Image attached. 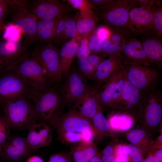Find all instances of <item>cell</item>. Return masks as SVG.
Segmentation results:
<instances>
[{"instance_id":"1","label":"cell","mask_w":162,"mask_h":162,"mask_svg":"<svg viewBox=\"0 0 162 162\" xmlns=\"http://www.w3.org/2000/svg\"><path fill=\"white\" fill-rule=\"evenodd\" d=\"M59 140L67 144L93 141L94 132L91 121L76 109L63 113L51 123Z\"/></svg>"},{"instance_id":"2","label":"cell","mask_w":162,"mask_h":162,"mask_svg":"<svg viewBox=\"0 0 162 162\" xmlns=\"http://www.w3.org/2000/svg\"><path fill=\"white\" fill-rule=\"evenodd\" d=\"M30 100L39 122L50 126L56 118L64 113L63 104L58 91L53 88L45 91L35 89Z\"/></svg>"},{"instance_id":"3","label":"cell","mask_w":162,"mask_h":162,"mask_svg":"<svg viewBox=\"0 0 162 162\" xmlns=\"http://www.w3.org/2000/svg\"><path fill=\"white\" fill-rule=\"evenodd\" d=\"M30 101L26 98H19L0 102L11 128L28 129L38 122L33 104Z\"/></svg>"},{"instance_id":"4","label":"cell","mask_w":162,"mask_h":162,"mask_svg":"<svg viewBox=\"0 0 162 162\" xmlns=\"http://www.w3.org/2000/svg\"><path fill=\"white\" fill-rule=\"evenodd\" d=\"M157 1L150 0L145 6H140L132 0L128 20L122 28L132 36L144 34L153 35V21Z\"/></svg>"},{"instance_id":"5","label":"cell","mask_w":162,"mask_h":162,"mask_svg":"<svg viewBox=\"0 0 162 162\" xmlns=\"http://www.w3.org/2000/svg\"><path fill=\"white\" fill-rule=\"evenodd\" d=\"M132 0H109L94 12L100 21L112 28H122L126 24Z\"/></svg>"},{"instance_id":"6","label":"cell","mask_w":162,"mask_h":162,"mask_svg":"<svg viewBox=\"0 0 162 162\" xmlns=\"http://www.w3.org/2000/svg\"><path fill=\"white\" fill-rule=\"evenodd\" d=\"M12 69L31 86L40 91H45L52 88V83L44 70L31 53L18 62Z\"/></svg>"},{"instance_id":"7","label":"cell","mask_w":162,"mask_h":162,"mask_svg":"<svg viewBox=\"0 0 162 162\" xmlns=\"http://www.w3.org/2000/svg\"><path fill=\"white\" fill-rule=\"evenodd\" d=\"M2 72L4 74L0 76V102L19 98L30 100L32 93L36 88L31 86L14 70Z\"/></svg>"},{"instance_id":"8","label":"cell","mask_w":162,"mask_h":162,"mask_svg":"<svg viewBox=\"0 0 162 162\" xmlns=\"http://www.w3.org/2000/svg\"><path fill=\"white\" fill-rule=\"evenodd\" d=\"M125 75L129 81L139 89L142 95L156 88L158 74L150 66L138 64L123 65Z\"/></svg>"},{"instance_id":"9","label":"cell","mask_w":162,"mask_h":162,"mask_svg":"<svg viewBox=\"0 0 162 162\" xmlns=\"http://www.w3.org/2000/svg\"><path fill=\"white\" fill-rule=\"evenodd\" d=\"M58 49L51 43L37 48L32 54L44 70L52 84H60L62 81Z\"/></svg>"},{"instance_id":"10","label":"cell","mask_w":162,"mask_h":162,"mask_svg":"<svg viewBox=\"0 0 162 162\" xmlns=\"http://www.w3.org/2000/svg\"><path fill=\"white\" fill-rule=\"evenodd\" d=\"M140 112L146 124L150 128L158 126L162 117V95L156 89L142 95Z\"/></svg>"},{"instance_id":"11","label":"cell","mask_w":162,"mask_h":162,"mask_svg":"<svg viewBox=\"0 0 162 162\" xmlns=\"http://www.w3.org/2000/svg\"><path fill=\"white\" fill-rule=\"evenodd\" d=\"M89 88L82 75L74 70L68 73L65 83L58 92L63 104L69 106Z\"/></svg>"},{"instance_id":"12","label":"cell","mask_w":162,"mask_h":162,"mask_svg":"<svg viewBox=\"0 0 162 162\" xmlns=\"http://www.w3.org/2000/svg\"><path fill=\"white\" fill-rule=\"evenodd\" d=\"M11 8V18L13 23L24 34L28 43L36 41L38 19L26 8L9 4Z\"/></svg>"},{"instance_id":"13","label":"cell","mask_w":162,"mask_h":162,"mask_svg":"<svg viewBox=\"0 0 162 162\" xmlns=\"http://www.w3.org/2000/svg\"><path fill=\"white\" fill-rule=\"evenodd\" d=\"M30 11L38 20H54L60 18L72 10L69 4L57 0H37Z\"/></svg>"},{"instance_id":"14","label":"cell","mask_w":162,"mask_h":162,"mask_svg":"<svg viewBox=\"0 0 162 162\" xmlns=\"http://www.w3.org/2000/svg\"><path fill=\"white\" fill-rule=\"evenodd\" d=\"M120 56L123 65L138 64L151 66L154 64L146 54L141 42L132 36L125 41Z\"/></svg>"},{"instance_id":"15","label":"cell","mask_w":162,"mask_h":162,"mask_svg":"<svg viewBox=\"0 0 162 162\" xmlns=\"http://www.w3.org/2000/svg\"><path fill=\"white\" fill-rule=\"evenodd\" d=\"M29 54L27 46L20 40H0V56L4 71L11 70L18 62Z\"/></svg>"},{"instance_id":"16","label":"cell","mask_w":162,"mask_h":162,"mask_svg":"<svg viewBox=\"0 0 162 162\" xmlns=\"http://www.w3.org/2000/svg\"><path fill=\"white\" fill-rule=\"evenodd\" d=\"M124 74L122 91L116 109L130 116L136 110L139 113L140 112L142 95L140 90L129 81Z\"/></svg>"},{"instance_id":"17","label":"cell","mask_w":162,"mask_h":162,"mask_svg":"<svg viewBox=\"0 0 162 162\" xmlns=\"http://www.w3.org/2000/svg\"><path fill=\"white\" fill-rule=\"evenodd\" d=\"M28 130V133L26 139L32 151L50 146L52 134L49 125L44 123L37 122L31 126Z\"/></svg>"},{"instance_id":"18","label":"cell","mask_w":162,"mask_h":162,"mask_svg":"<svg viewBox=\"0 0 162 162\" xmlns=\"http://www.w3.org/2000/svg\"><path fill=\"white\" fill-rule=\"evenodd\" d=\"M130 36H132L122 28H113L110 35L103 43L100 55L108 58L120 56L122 46Z\"/></svg>"},{"instance_id":"19","label":"cell","mask_w":162,"mask_h":162,"mask_svg":"<svg viewBox=\"0 0 162 162\" xmlns=\"http://www.w3.org/2000/svg\"><path fill=\"white\" fill-rule=\"evenodd\" d=\"M98 93V90L97 89L90 88L75 102L76 110L82 116L91 121L100 106Z\"/></svg>"},{"instance_id":"20","label":"cell","mask_w":162,"mask_h":162,"mask_svg":"<svg viewBox=\"0 0 162 162\" xmlns=\"http://www.w3.org/2000/svg\"><path fill=\"white\" fill-rule=\"evenodd\" d=\"M122 66L120 56L104 59L95 69L91 79L99 84L105 83Z\"/></svg>"},{"instance_id":"21","label":"cell","mask_w":162,"mask_h":162,"mask_svg":"<svg viewBox=\"0 0 162 162\" xmlns=\"http://www.w3.org/2000/svg\"><path fill=\"white\" fill-rule=\"evenodd\" d=\"M80 37L72 38L66 42L59 50L60 68L62 78L67 77L72 62L76 56L80 44Z\"/></svg>"},{"instance_id":"22","label":"cell","mask_w":162,"mask_h":162,"mask_svg":"<svg viewBox=\"0 0 162 162\" xmlns=\"http://www.w3.org/2000/svg\"><path fill=\"white\" fill-rule=\"evenodd\" d=\"M143 48L153 64L160 67L162 62V44L160 39L154 36H148L141 42Z\"/></svg>"},{"instance_id":"23","label":"cell","mask_w":162,"mask_h":162,"mask_svg":"<svg viewBox=\"0 0 162 162\" xmlns=\"http://www.w3.org/2000/svg\"><path fill=\"white\" fill-rule=\"evenodd\" d=\"M122 66L116 71L105 83L101 90L98 91L100 105L112 108L113 96L115 93L118 80L122 70Z\"/></svg>"},{"instance_id":"24","label":"cell","mask_w":162,"mask_h":162,"mask_svg":"<svg viewBox=\"0 0 162 162\" xmlns=\"http://www.w3.org/2000/svg\"><path fill=\"white\" fill-rule=\"evenodd\" d=\"M93 141L77 143L71 149L70 154L75 162H88L98 152Z\"/></svg>"},{"instance_id":"25","label":"cell","mask_w":162,"mask_h":162,"mask_svg":"<svg viewBox=\"0 0 162 162\" xmlns=\"http://www.w3.org/2000/svg\"><path fill=\"white\" fill-rule=\"evenodd\" d=\"M60 18L54 20H38L36 41L53 40L55 35L56 25Z\"/></svg>"},{"instance_id":"26","label":"cell","mask_w":162,"mask_h":162,"mask_svg":"<svg viewBox=\"0 0 162 162\" xmlns=\"http://www.w3.org/2000/svg\"><path fill=\"white\" fill-rule=\"evenodd\" d=\"M128 140L131 144L139 148L145 154L150 150L151 141L147 132L142 128H135L127 134Z\"/></svg>"},{"instance_id":"27","label":"cell","mask_w":162,"mask_h":162,"mask_svg":"<svg viewBox=\"0 0 162 162\" xmlns=\"http://www.w3.org/2000/svg\"><path fill=\"white\" fill-rule=\"evenodd\" d=\"M94 132V137L100 139L109 135L111 131L110 125L102 111V107L100 106L97 112L91 120Z\"/></svg>"},{"instance_id":"28","label":"cell","mask_w":162,"mask_h":162,"mask_svg":"<svg viewBox=\"0 0 162 162\" xmlns=\"http://www.w3.org/2000/svg\"><path fill=\"white\" fill-rule=\"evenodd\" d=\"M98 20L95 13L87 16L76 18V28L78 35L81 37L91 34L98 26Z\"/></svg>"},{"instance_id":"29","label":"cell","mask_w":162,"mask_h":162,"mask_svg":"<svg viewBox=\"0 0 162 162\" xmlns=\"http://www.w3.org/2000/svg\"><path fill=\"white\" fill-rule=\"evenodd\" d=\"M5 162H20L26 157L8 142L3 146L0 155Z\"/></svg>"},{"instance_id":"30","label":"cell","mask_w":162,"mask_h":162,"mask_svg":"<svg viewBox=\"0 0 162 162\" xmlns=\"http://www.w3.org/2000/svg\"><path fill=\"white\" fill-rule=\"evenodd\" d=\"M130 116L129 115L124 113L117 114L110 117L107 120L111 130L116 128L125 131L129 129L132 124Z\"/></svg>"},{"instance_id":"31","label":"cell","mask_w":162,"mask_h":162,"mask_svg":"<svg viewBox=\"0 0 162 162\" xmlns=\"http://www.w3.org/2000/svg\"><path fill=\"white\" fill-rule=\"evenodd\" d=\"M68 4L73 8L80 11L79 16L81 17L89 16L94 14L93 8L87 0H67Z\"/></svg>"},{"instance_id":"32","label":"cell","mask_w":162,"mask_h":162,"mask_svg":"<svg viewBox=\"0 0 162 162\" xmlns=\"http://www.w3.org/2000/svg\"><path fill=\"white\" fill-rule=\"evenodd\" d=\"M158 1L153 21V35L160 39L162 35V9Z\"/></svg>"},{"instance_id":"33","label":"cell","mask_w":162,"mask_h":162,"mask_svg":"<svg viewBox=\"0 0 162 162\" xmlns=\"http://www.w3.org/2000/svg\"><path fill=\"white\" fill-rule=\"evenodd\" d=\"M7 141L17 149L26 157L32 151L28 146L26 138L22 137L9 136Z\"/></svg>"},{"instance_id":"34","label":"cell","mask_w":162,"mask_h":162,"mask_svg":"<svg viewBox=\"0 0 162 162\" xmlns=\"http://www.w3.org/2000/svg\"><path fill=\"white\" fill-rule=\"evenodd\" d=\"M11 128L5 115H0V145L4 146L9 137Z\"/></svg>"},{"instance_id":"35","label":"cell","mask_w":162,"mask_h":162,"mask_svg":"<svg viewBox=\"0 0 162 162\" xmlns=\"http://www.w3.org/2000/svg\"><path fill=\"white\" fill-rule=\"evenodd\" d=\"M76 17L67 16L65 24L64 40L71 39L79 37L78 35L76 28Z\"/></svg>"},{"instance_id":"36","label":"cell","mask_w":162,"mask_h":162,"mask_svg":"<svg viewBox=\"0 0 162 162\" xmlns=\"http://www.w3.org/2000/svg\"><path fill=\"white\" fill-rule=\"evenodd\" d=\"M89 35L81 37L76 54L79 60L86 58L91 54L88 45Z\"/></svg>"},{"instance_id":"37","label":"cell","mask_w":162,"mask_h":162,"mask_svg":"<svg viewBox=\"0 0 162 162\" xmlns=\"http://www.w3.org/2000/svg\"><path fill=\"white\" fill-rule=\"evenodd\" d=\"M129 162H140L146 154L137 147L131 144L126 145Z\"/></svg>"},{"instance_id":"38","label":"cell","mask_w":162,"mask_h":162,"mask_svg":"<svg viewBox=\"0 0 162 162\" xmlns=\"http://www.w3.org/2000/svg\"><path fill=\"white\" fill-rule=\"evenodd\" d=\"M4 32L5 34L4 40L16 41L20 40V33L22 32L13 23L5 25Z\"/></svg>"},{"instance_id":"39","label":"cell","mask_w":162,"mask_h":162,"mask_svg":"<svg viewBox=\"0 0 162 162\" xmlns=\"http://www.w3.org/2000/svg\"><path fill=\"white\" fill-rule=\"evenodd\" d=\"M125 77L123 67L122 72L118 80L115 93L113 96L112 109H116L122 94Z\"/></svg>"},{"instance_id":"40","label":"cell","mask_w":162,"mask_h":162,"mask_svg":"<svg viewBox=\"0 0 162 162\" xmlns=\"http://www.w3.org/2000/svg\"><path fill=\"white\" fill-rule=\"evenodd\" d=\"M103 43L99 40L94 30L90 34L88 45L91 54L100 55Z\"/></svg>"},{"instance_id":"41","label":"cell","mask_w":162,"mask_h":162,"mask_svg":"<svg viewBox=\"0 0 162 162\" xmlns=\"http://www.w3.org/2000/svg\"><path fill=\"white\" fill-rule=\"evenodd\" d=\"M67 16L65 15L61 17L58 20L56 26L55 35L52 41L59 43L64 40L65 24Z\"/></svg>"},{"instance_id":"42","label":"cell","mask_w":162,"mask_h":162,"mask_svg":"<svg viewBox=\"0 0 162 162\" xmlns=\"http://www.w3.org/2000/svg\"><path fill=\"white\" fill-rule=\"evenodd\" d=\"M113 148L116 162H129L126 145L114 146Z\"/></svg>"},{"instance_id":"43","label":"cell","mask_w":162,"mask_h":162,"mask_svg":"<svg viewBox=\"0 0 162 162\" xmlns=\"http://www.w3.org/2000/svg\"><path fill=\"white\" fill-rule=\"evenodd\" d=\"M78 66L80 71L84 76L91 79L95 69L86 58L79 60Z\"/></svg>"},{"instance_id":"44","label":"cell","mask_w":162,"mask_h":162,"mask_svg":"<svg viewBox=\"0 0 162 162\" xmlns=\"http://www.w3.org/2000/svg\"><path fill=\"white\" fill-rule=\"evenodd\" d=\"M112 29L113 28L104 25L98 26L94 31L99 40L104 42L110 35Z\"/></svg>"},{"instance_id":"45","label":"cell","mask_w":162,"mask_h":162,"mask_svg":"<svg viewBox=\"0 0 162 162\" xmlns=\"http://www.w3.org/2000/svg\"><path fill=\"white\" fill-rule=\"evenodd\" d=\"M113 146L109 144L101 152L103 162H116Z\"/></svg>"},{"instance_id":"46","label":"cell","mask_w":162,"mask_h":162,"mask_svg":"<svg viewBox=\"0 0 162 162\" xmlns=\"http://www.w3.org/2000/svg\"><path fill=\"white\" fill-rule=\"evenodd\" d=\"M73 160L70 154L60 152L52 154L48 162H72Z\"/></svg>"},{"instance_id":"47","label":"cell","mask_w":162,"mask_h":162,"mask_svg":"<svg viewBox=\"0 0 162 162\" xmlns=\"http://www.w3.org/2000/svg\"><path fill=\"white\" fill-rule=\"evenodd\" d=\"M105 57L101 55L91 54L86 58L89 63L95 69Z\"/></svg>"},{"instance_id":"48","label":"cell","mask_w":162,"mask_h":162,"mask_svg":"<svg viewBox=\"0 0 162 162\" xmlns=\"http://www.w3.org/2000/svg\"><path fill=\"white\" fill-rule=\"evenodd\" d=\"M10 7L8 0H0V22L2 21L8 13Z\"/></svg>"},{"instance_id":"49","label":"cell","mask_w":162,"mask_h":162,"mask_svg":"<svg viewBox=\"0 0 162 162\" xmlns=\"http://www.w3.org/2000/svg\"><path fill=\"white\" fill-rule=\"evenodd\" d=\"M109 0H88V1L93 8L94 9H96L102 6Z\"/></svg>"},{"instance_id":"50","label":"cell","mask_w":162,"mask_h":162,"mask_svg":"<svg viewBox=\"0 0 162 162\" xmlns=\"http://www.w3.org/2000/svg\"><path fill=\"white\" fill-rule=\"evenodd\" d=\"M152 152H150V154H152L159 160L160 162H162V148H157L152 150Z\"/></svg>"},{"instance_id":"51","label":"cell","mask_w":162,"mask_h":162,"mask_svg":"<svg viewBox=\"0 0 162 162\" xmlns=\"http://www.w3.org/2000/svg\"><path fill=\"white\" fill-rule=\"evenodd\" d=\"M140 162H160L158 158L154 155L149 154L145 158Z\"/></svg>"},{"instance_id":"52","label":"cell","mask_w":162,"mask_h":162,"mask_svg":"<svg viewBox=\"0 0 162 162\" xmlns=\"http://www.w3.org/2000/svg\"><path fill=\"white\" fill-rule=\"evenodd\" d=\"M26 162H44L43 160L39 156L34 155L29 157Z\"/></svg>"},{"instance_id":"53","label":"cell","mask_w":162,"mask_h":162,"mask_svg":"<svg viewBox=\"0 0 162 162\" xmlns=\"http://www.w3.org/2000/svg\"><path fill=\"white\" fill-rule=\"evenodd\" d=\"M4 70V67L3 62L0 56V72Z\"/></svg>"},{"instance_id":"54","label":"cell","mask_w":162,"mask_h":162,"mask_svg":"<svg viewBox=\"0 0 162 162\" xmlns=\"http://www.w3.org/2000/svg\"><path fill=\"white\" fill-rule=\"evenodd\" d=\"M5 26L3 22H0V35L3 32Z\"/></svg>"},{"instance_id":"55","label":"cell","mask_w":162,"mask_h":162,"mask_svg":"<svg viewBox=\"0 0 162 162\" xmlns=\"http://www.w3.org/2000/svg\"><path fill=\"white\" fill-rule=\"evenodd\" d=\"M3 146L0 145V155H1L3 147Z\"/></svg>"}]
</instances>
